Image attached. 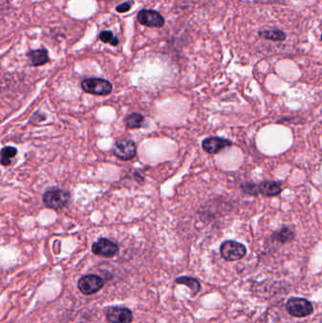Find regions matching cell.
I'll return each instance as SVG.
<instances>
[{
	"instance_id": "obj_15",
	"label": "cell",
	"mask_w": 322,
	"mask_h": 323,
	"mask_svg": "<svg viewBox=\"0 0 322 323\" xmlns=\"http://www.w3.org/2000/svg\"><path fill=\"white\" fill-rule=\"evenodd\" d=\"M144 121L145 118L141 113L132 112L127 116L126 125L129 129H139L143 126Z\"/></svg>"
},
{
	"instance_id": "obj_13",
	"label": "cell",
	"mask_w": 322,
	"mask_h": 323,
	"mask_svg": "<svg viewBox=\"0 0 322 323\" xmlns=\"http://www.w3.org/2000/svg\"><path fill=\"white\" fill-rule=\"evenodd\" d=\"M175 281H176V283L184 284L187 287H189L193 296L196 295L200 291V283L195 278L188 277V276H182V277L177 278Z\"/></svg>"
},
{
	"instance_id": "obj_1",
	"label": "cell",
	"mask_w": 322,
	"mask_h": 323,
	"mask_svg": "<svg viewBox=\"0 0 322 323\" xmlns=\"http://www.w3.org/2000/svg\"><path fill=\"white\" fill-rule=\"evenodd\" d=\"M242 189L245 193L250 195H258L262 194L266 197H273L279 195L282 187L281 184L278 182L272 181H266L263 183H244L242 185Z\"/></svg>"
},
{
	"instance_id": "obj_12",
	"label": "cell",
	"mask_w": 322,
	"mask_h": 323,
	"mask_svg": "<svg viewBox=\"0 0 322 323\" xmlns=\"http://www.w3.org/2000/svg\"><path fill=\"white\" fill-rule=\"evenodd\" d=\"M28 60L31 66H41L49 62V56L46 49H35L29 51L28 54Z\"/></svg>"
},
{
	"instance_id": "obj_19",
	"label": "cell",
	"mask_w": 322,
	"mask_h": 323,
	"mask_svg": "<svg viewBox=\"0 0 322 323\" xmlns=\"http://www.w3.org/2000/svg\"><path fill=\"white\" fill-rule=\"evenodd\" d=\"M129 9H130V3L125 2V3H122V4H120L116 7V12L124 14V13H127Z\"/></svg>"
},
{
	"instance_id": "obj_6",
	"label": "cell",
	"mask_w": 322,
	"mask_h": 323,
	"mask_svg": "<svg viewBox=\"0 0 322 323\" xmlns=\"http://www.w3.org/2000/svg\"><path fill=\"white\" fill-rule=\"evenodd\" d=\"M220 253L222 257L227 261H236L246 255L247 249L241 243L229 240V241H225L221 245Z\"/></svg>"
},
{
	"instance_id": "obj_11",
	"label": "cell",
	"mask_w": 322,
	"mask_h": 323,
	"mask_svg": "<svg viewBox=\"0 0 322 323\" xmlns=\"http://www.w3.org/2000/svg\"><path fill=\"white\" fill-rule=\"evenodd\" d=\"M231 146V141L220 137H209L202 142L203 150L210 154H216Z\"/></svg>"
},
{
	"instance_id": "obj_20",
	"label": "cell",
	"mask_w": 322,
	"mask_h": 323,
	"mask_svg": "<svg viewBox=\"0 0 322 323\" xmlns=\"http://www.w3.org/2000/svg\"></svg>"
},
{
	"instance_id": "obj_2",
	"label": "cell",
	"mask_w": 322,
	"mask_h": 323,
	"mask_svg": "<svg viewBox=\"0 0 322 323\" xmlns=\"http://www.w3.org/2000/svg\"><path fill=\"white\" fill-rule=\"evenodd\" d=\"M82 88L84 92L92 95L107 96L112 93V85L104 79L89 78L82 82Z\"/></svg>"
},
{
	"instance_id": "obj_3",
	"label": "cell",
	"mask_w": 322,
	"mask_h": 323,
	"mask_svg": "<svg viewBox=\"0 0 322 323\" xmlns=\"http://www.w3.org/2000/svg\"><path fill=\"white\" fill-rule=\"evenodd\" d=\"M43 201L46 207L58 210L68 203L69 193L60 188H52L43 194Z\"/></svg>"
},
{
	"instance_id": "obj_5",
	"label": "cell",
	"mask_w": 322,
	"mask_h": 323,
	"mask_svg": "<svg viewBox=\"0 0 322 323\" xmlns=\"http://www.w3.org/2000/svg\"><path fill=\"white\" fill-rule=\"evenodd\" d=\"M104 286V280L96 274L83 276L78 281V287L84 295H92L98 292Z\"/></svg>"
},
{
	"instance_id": "obj_14",
	"label": "cell",
	"mask_w": 322,
	"mask_h": 323,
	"mask_svg": "<svg viewBox=\"0 0 322 323\" xmlns=\"http://www.w3.org/2000/svg\"><path fill=\"white\" fill-rule=\"evenodd\" d=\"M259 35L262 38H265L266 40L270 41H283L285 39V33L280 29H266L259 31Z\"/></svg>"
},
{
	"instance_id": "obj_9",
	"label": "cell",
	"mask_w": 322,
	"mask_h": 323,
	"mask_svg": "<svg viewBox=\"0 0 322 323\" xmlns=\"http://www.w3.org/2000/svg\"><path fill=\"white\" fill-rule=\"evenodd\" d=\"M137 20L149 28H162L166 23L164 16L154 10H142L137 15Z\"/></svg>"
},
{
	"instance_id": "obj_18",
	"label": "cell",
	"mask_w": 322,
	"mask_h": 323,
	"mask_svg": "<svg viewBox=\"0 0 322 323\" xmlns=\"http://www.w3.org/2000/svg\"><path fill=\"white\" fill-rule=\"evenodd\" d=\"M293 237H294V234H293V232H292L290 229L286 228V227L280 229V231H279V232L275 235V238H276V240L280 241L281 243H285V242H287V241H290L291 239H293Z\"/></svg>"
},
{
	"instance_id": "obj_7",
	"label": "cell",
	"mask_w": 322,
	"mask_h": 323,
	"mask_svg": "<svg viewBox=\"0 0 322 323\" xmlns=\"http://www.w3.org/2000/svg\"><path fill=\"white\" fill-rule=\"evenodd\" d=\"M137 151L136 144L130 139H120L116 141L112 147V152L115 157L122 161L132 159Z\"/></svg>"
},
{
	"instance_id": "obj_17",
	"label": "cell",
	"mask_w": 322,
	"mask_h": 323,
	"mask_svg": "<svg viewBox=\"0 0 322 323\" xmlns=\"http://www.w3.org/2000/svg\"><path fill=\"white\" fill-rule=\"evenodd\" d=\"M98 38L101 42L110 43L112 46H116L119 43V39L113 35L112 31H109V30L101 31L98 35Z\"/></svg>"
},
{
	"instance_id": "obj_10",
	"label": "cell",
	"mask_w": 322,
	"mask_h": 323,
	"mask_svg": "<svg viewBox=\"0 0 322 323\" xmlns=\"http://www.w3.org/2000/svg\"><path fill=\"white\" fill-rule=\"evenodd\" d=\"M92 252L98 256L111 258L119 252V247L112 240L106 238L98 239L92 246Z\"/></svg>"
},
{
	"instance_id": "obj_16",
	"label": "cell",
	"mask_w": 322,
	"mask_h": 323,
	"mask_svg": "<svg viewBox=\"0 0 322 323\" xmlns=\"http://www.w3.org/2000/svg\"><path fill=\"white\" fill-rule=\"evenodd\" d=\"M17 153V150L14 147H6L1 151V165L9 166L12 163V159Z\"/></svg>"
},
{
	"instance_id": "obj_8",
	"label": "cell",
	"mask_w": 322,
	"mask_h": 323,
	"mask_svg": "<svg viewBox=\"0 0 322 323\" xmlns=\"http://www.w3.org/2000/svg\"><path fill=\"white\" fill-rule=\"evenodd\" d=\"M106 319L111 323H130L133 321L132 312L127 307L111 306L105 309Z\"/></svg>"
},
{
	"instance_id": "obj_4",
	"label": "cell",
	"mask_w": 322,
	"mask_h": 323,
	"mask_svg": "<svg viewBox=\"0 0 322 323\" xmlns=\"http://www.w3.org/2000/svg\"><path fill=\"white\" fill-rule=\"evenodd\" d=\"M288 313L296 318H304L311 315L314 311L312 303L302 298H291L286 303Z\"/></svg>"
}]
</instances>
